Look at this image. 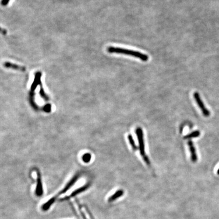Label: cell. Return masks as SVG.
I'll return each mask as SVG.
<instances>
[{
    "label": "cell",
    "instance_id": "6da1fadb",
    "mask_svg": "<svg viewBox=\"0 0 219 219\" xmlns=\"http://www.w3.org/2000/svg\"><path fill=\"white\" fill-rule=\"evenodd\" d=\"M107 51L110 54H122L124 55H130L142 60L143 61H147L149 59L148 55L132 50L126 49L120 47H115L110 46L107 48Z\"/></svg>",
    "mask_w": 219,
    "mask_h": 219
},
{
    "label": "cell",
    "instance_id": "9c48e42d",
    "mask_svg": "<svg viewBox=\"0 0 219 219\" xmlns=\"http://www.w3.org/2000/svg\"><path fill=\"white\" fill-rule=\"evenodd\" d=\"M123 194H124V191L123 190H119L117 191L114 194H113L112 196L109 197L108 201L113 202L117 199L118 198L120 197L121 196H123Z\"/></svg>",
    "mask_w": 219,
    "mask_h": 219
},
{
    "label": "cell",
    "instance_id": "5b68a950",
    "mask_svg": "<svg viewBox=\"0 0 219 219\" xmlns=\"http://www.w3.org/2000/svg\"><path fill=\"white\" fill-rule=\"evenodd\" d=\"M188 145L189 148V150L191 153V160L193 162H196L197 160V155L196 154V149L195 148L194 146L193 145L192 141H189L188 142Z\"/></svg>",
    "mask_w": 219,
    "mask_h": 219
},
{
    "label": "cell",
    "instance_id": "30bf717a",
    "mask_svg": "<svg viewBox=\"0 0 219 219\" xmlns=\"http://www.w3.org/2000/svg\"><path fill=\"white\" fill-rule=\"evenodd\" d=\"M55 200V197H52L51 198H50L49 200H48L45 204H43L42 205V210H43L44 211H46L49 210L50 208L51 207V206L54 204Z\"/></svg>",
    "mask_w": 219,
    "mask_h": 219
},
{
    "label": "cell",
    "instance_id": "3957f363",
    "mask_svg": "<svg viewBox=\"0 0 219 219\" xmlns=\"http://www.w3.org/2000/svg\"><path fill=\"white\" fill-rule=\"evenodd\" d=\"M193 97L196 101V103L198 105V107L200 108V110L202 111L203 115L204 116L208 117L210 115V112L208 110L207 108H206L205 107V105L204 104V102L202 101V100L200 98V95L198 94L197 92H195L193 94Z\"/></svg>",
    "mask_w": 219,
    "mask_h": 219
},
{
    "label": "cell",
    "instance_id": "4fadbf2b",
    "mask_svg": "<svg viewBox=\"0 0 219 219\" xmlns=\"http://www.w3.org/2000/svg\"><path fill=\"white\" fill-rule=\"evenodd\" d=\"M128 139L130 144L131 145L133 150L134 151L137 150L138 148L137 146V145H135V142H134V141L133 139V137H132V134H129L128 135Z\"/></svg>",
    "mask_w": 219,
    "mask_h": 219
},
{
    "label": "cell",
    "instance_id": "277c9868",
    "mask_svg": "<svg viewBox=\"0 0 219 219\" xmlns=\"http://www.w3.org/2000/svg\"><path fill=\"white\" fill-rule=\"evenodd\" d=\"M35 194L38 197L42 196V195L43 194V186H42V181H41V178L39 173H38V177H37V186L36 191H35Z\"/></svg>",
    "mask_w": 219,
    "mask_h": 219
},
{
    "label": "cell",
    "instance_id": "2e32d148",
    "mask_svg": "<svg viewBox=\"0 0 219 219\" xmlns=\"http://www.w3.org/2000/svg\"><path fill=\"white\" fill-rule=\"evenodd\" d=\"M143 157V159H144V160L145 161V162H146V164H148V165H150V160H149V158H148V157L147 156V155H146L145 156H144Z\"/></svg>",
    "mask_w": 219,
    "mask_h": 219
},
{
    "label": "cell",
    "instance_id": "8992f818",
    "mask_svg": "<svg viewBox=\"0 0 219 219\" xmlns=\"http://www.w3.org/2000/svg\"><path fill=\"white\" fill-rule=\"evenodd\" d=\"M41 75H42V73L40 72H38L35 74L34 81L31 86V92H34L37 86L41 84Z\"/></svg>",
    "mask_w": 219,
    "mask_h": 219
},
{
    "label": "cell",
    "instance_id": "7a4b0ae2",
    "mask_svg": "<svg viewBox=\"0 0 219 219\" xmlns=\"http://www.w3.org/2000/svg\"><path fill=\"white\" fill-rule=\"evenodd\" d=\"M135 132L137 135V139L139 141L140 154L142 156L144 157L146 155V154H145V144H144L143 130L141 127H139L137 128V129L135 130Z\"/></svg>",
    "mask_w": 219,
    "mask_h": 219
},
{
    "label": "cell",
    "instance_id": "e0dca14e",
    "mask_svg": "<svg viewBox=\"0 0 219 219\" xmlns=\"http://www.w3.org/2000/svg\"><path fill=\"white\" fill-rule=\"evenodd\" d=\"M9 1L10 0H2L1 4H2V5H3V6H6V5H7L8 4V3Z\"/></svg>",
    "mask_w": 219,
    "mask_h": 219
},
{
    "label": "cell",
    "instance_id": "8fae6325",
    "mask_svg": "<svg viewBox=\"0 0 219 219\" xmlns=\"http://www.w3.org/2000/svg\"><path fill=\"white\" fill-rule=\"evenodd\" d=\"M89 187V185H86L83 186V187L79 188L77 189L76 190L74 191L70 195V197H74L76 196L77 195L80 194L81 193L83 192L84 191L86 190V189Z\"/></svg>",
    "mask_w": 219,
    "mask_h": 219
},
{
    "label": "cell",
    "instance_id": "ac0fdd59",
    "mask_svg": "<svg viewBox=\"0 0 219 219\" xmlns=\"http://www.w3.org/2000/svg\"><path fill=\"white\" fill-rule=\"evenodd\" d=\"M50 108H51L50 105H46V106L44 108V110L46 111V110H47V112H49V111H50Z\"/></svg>",
    "mask_w": 219,
    "mask_h": 219
},
{
    "label": "cell",
    "instance_id": "d6986e66",
    "mask_svg": "<svg viewBox=\"0 0 219 219\" xmlns=\"http://www.w3.org/2000/svg\"><path fill=\"white\" fill-rule=\"evenodd\" d=\"M217 173L218 175H219V169H218V170Z\"/></svg>",
    "mask_w": 219,
    "mask_h": 219
},
{
    "label": "cell",
    "instance_id": "7c38bea8",
    "mask_svg": "<svg viewBox=\"0 0 219 219\" xmlns=\"http://www.w3.org/2000/svg\"><path fill=\"white\" fill-rule=\"evenodd\" d=\"M200 134V132L198 130H196L194 132H193L191 133H189L187 135H185V137H184V139H192V138H194V137H198Z\"/></svg>",
    "mask_w": 219,
    "mask_h": 219
},
{
    "label": "cell",
    "instance_id": "9a60e30c",
    "mask_svg": "<svg viewBox=\"0 0 219 219\" xmlns=\"http://www.w3.org/2000/svg\"><path fill=\"white\" fill-rule=\"evenodd\" d=\"M40 87H41V89H40V95H41V96H42L43 99H48L47 96H46V94H45V92H44V90H43V87H42V84H40Z\"/></svg>",
    "mask_w": 219,
    "mask_h": 219
},
{
    "label": "cell",
    "instance_id": "52a82bcc",
    "mask_svg": "<svg viewBox=\"0 0 219 219\" xmlns=\"http://www.w3.org/2000/svg\"><path fill=\"white\" fill-rule=\"evenodd\" d=\"M79 177V175H76L71 180L69 183L67 184V185L65 186V188L63 189V190L60 192L59 193V194H62L63 193L67 192V191L69 190V189H70L71 187L73 185H74L75 184V183L76 182V181L78 180Z\"/></svg>",
    "mask_w": 219,
    "mask_h": 219
},
{
    "label": "cell",
    "instance_id": "5bb4252c",
    "mask_svg": "<svg viewBox=\"0 0 219 219\" xmlns=\"http://www.w3.org/2000/svg\"><path fill=\"white\" fill-rule=\"evenodd\" d=\"M82 159L84 161V162L87 163L88 162L90 161V160L91 159V155L90 154L87 153V154H85L82 157Z\"/></svg>",
    "mask_w": 219,
    "mask_h": 219
},
{
    "label": "cell",
    "instance_id": "ba28073f",
    "mask_svg": "<svg viewBox=\"0 0 219 219\" xmlns=\"http://www.w3.org/2000/svg\"><path fill=\"white\" fill-rule=\"evenodd\" d=\"M4 67L6 68H10V69H14L16 70H21V71H25V68L23 66H19L18 65L14 64L12 63L6 62L4 63Z\"/></svg>",
    "mask_w": 219,
    "mask_h": 219
}]
</instances>
